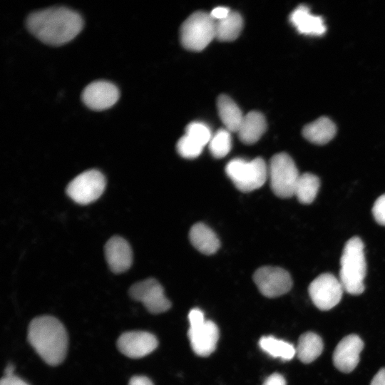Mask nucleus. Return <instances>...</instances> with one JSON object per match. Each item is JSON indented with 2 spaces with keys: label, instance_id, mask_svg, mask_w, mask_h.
I'll list each match as a JSON object with an SVG mask.
<instances>
[{
  "label": "nucleus",
  "instance_id": "ddd939ff",
  "mask_svg": "<svg viewBox=\"0 0 385 385\" xmlns=\"http://www.w3.org/2000/svg\"><path fill=\"white\" fill-rule=\"evenodd\" d=\"M364 347L361 339L356 334L344 337L337 345L333 354L335 367L344 373L353 371L359 361V356Z\"/></svg>",
  "mask_w": 385,
  "mask_h": 385
},
{
  "label": "nucleus",
  "instance_id": "9d476101",
  "mask_svg": "<svg viewBox=\"0 0 385 385\" xmlns=\"http://www.w3.org/2000/svg\"><path fill=\"white\" fill-rule=\"evenodd\" d=\"M129 294L133 299L142 302L147 310L153 314L166 312L171 306L164 294L163 287L153 278L133 284L129 289Z\"/></svg>",
  "mask_w": 385,
  "mask_h": 385
},
{
  "label": "nucleus",
  "instance_id": "aec40b11",
  "mask_svg": "<svg viewBox=\"0 0 385 385\" xmlns=\"http://www.w3.org/2000/svg\"><path fill=\"white\" fill-rule=\"evenodd\" d=\"M219 116L230 132H237L244 115L236 103L226 95H220L217 101Z\"/></svg>",
  "mask_w": 385,
  "mask_h": 385
},
{
  "label": "nucleus",
  "instance_id": "6e6552de",
  "mask_svg": "<svg viewBox=\"0 0 385 385\" xmlns=\"http://www.w3.org/2000/svg\"><path fill=\"white\" fill-rule=\"evenodd\" d=\"M308 291L314 304L327 311L340 302L344 290L339 279L331 273H323L310 283Z\"/></svg>",
  "mask_w": 385,
  "mask_h": 385
},
{
  "label": "nucleus",
  "instance_id": "f03ea898",
  "mask_svg": "<svg viewBox=\"0 0 385 385\" xmlns=\"http://www.w3.org/2000/svg\"><path fill=\"white\" fill-rule=\"evenodd\" d=\"M28 341L48 364L56 366L65 359L68 336L63 324L51 316H40L31 320L28 329Z\"/></svg>",
  "mask_w": 385,
  "mask_h": 385
},
{
  "label": "nucleus",
  "instance_id": "cd10ccee",
  "mask_svg": "<svg viewBox=\"0 0 385 385\" xmlns=\"http://www.w3.org/2000/svg\"><path fill=\"white\" fill-rule=\"evenodd\" d=\"M372 215L377 223L385 226V194L379 196L374 202Z\"/></svg>",
  "mask_w": 385,
  "mask_h": 385
},
{
  "label": "nucleus",
  "instance_id": "7ed1b4c3",
  "mask_svg": "<svg viewBox=\"0 0 385 385\" xmlns=\"http://www.w3.org/2000/svg\"><path fill=\"white\" fill-rule=\"evenodd\" d=\"M364 245L359 237H353L346 242L340 260L339 280L344 290L353 295L364 290V280L366 272Z\"/></svg>",
  "mask_w": 385,
  "mask_h": 385
},
{
  "label": "nucleus",
  "instance_id": "423d86ee",
  "mask_svg": "<svg viewBox=\"0 0 385 385\" xmlns=\"http://www.w3.org/2000/svg\"><path fill=\"white\" fill-rule=\"evenodd\" d=\"M298 169L293 159L286 153L274 155L268 165V177L273 192L282 198L294 195L299 177Z\"/></svg>",
  "mask_w": 385,
  "mask_h": 385
},
{
  "label": "nucleus",
  "instance_id": "2f4dec72",
  "mask_svg": "<svg viewBox=\"0 0 385 385\" xmlns=\"http://www.w3.org/2000/svg\"><path fill=\"white\" fill-rule=\"evenodd\" d=\"M0 385H29L26 381L16 376H4L0 382Z\"/></svg>",
  "mask_w": 385,
  "mask_h": 385
},
{
  "label": "nucleus",
  "instance_id": "a878e982",
  "mask_svg": "<svg viewBox=\"0 0 385 385\" xmlns=\"http://www.w3.org/2000/svg\"><path fill=\"white\" fill-rule=\"evenodd\" d=\"M185 135L203 147L209 143L212 135L209 127L201 122L189 123L185 128Z\"/></svg>",
  "mask_w": 385,
  "mask_h": 385
},
{
  "label": "nucleus",
  "instance_id": "2eb2a0df",
  "mask_svg": "<svg viewBox=\"0 0 385 385\" xmlns=\"http://www.w3.org/2000/svg\"><path fill=\"white\" fill-rule=\"evenodd\" d=\"M188 334L191 347L196 354L207 356L215 350L219 329L213 322L206 320L200 327L189 329Z\"/></svg>",
  "mask_w": 385,
  "mask_h": 385
},
{
  "label": "nucleus",
  "instance_id": "72a5a7b5",
  "mask_svg": "<svg viewBox=\"0 0 385 385\" xmlns=\"http://www.w3.org/2000/svg\"><path fill=\"white\" fill-rule=\"evenodd\" d=\"M370 385H385V368L381 369L376 373Z\"/></svg>",
  "mask_w": 385,
  "mask_h": 385
},
{
  "label": "nucleus",
  "instance_id": "20e7f679",
  "mask_svg": "<svg viewBox=\"0 0 385 385\" xmlns=\"http://www.w3.org/2000/svg\"><path fill=\"white\" fill-rule=\"evenodd\" d=\"M225 173L239 190L248 192L265 184L268 177V166L261 158L251 160L238 158L228 162Z\"/></svg>",
  "mask_w": 385,
  "mask_h": 385
},
{
  "label": "nucleus",
  "instance_id": "473e14b6",
  "mask_svg": "<svg viewBox=\"0 0 385 385\" xmlns=\"http://www.w3.org/2000/svg\"><path fill=\"white\" fill-rule=\"evenodd\" d=\"M128 385H153V384L145 376H134L129 380Z\"/></svg>",
  "mask_w": 385,
  "mask_h": 385
},
{
  "label": "nucleus",
  "instance_id": "412c9836",
  "mask_svg": "<svg viewBox=\"0 0 385 385\" xmlns=\"http://www.w3.org/2000/svg\"><path fill=\"white\" fill-rule=\"evenodd\" d=\"M322 350V338L315 333L306 332L302 334L299 339L296 354L302 362L308 364L319 356Z\"/></svg>",
  "mask_w": 385,
  "mask_h": 385
},
{
  "label": "nucleus",
  "instance_id": "5701e85b",
  "mask_svg": "<svg viewBox=\"0 0 385 385\" xmlns=\"http://www.w3.org/2000/svg\"><path fill=\"white\" fill-rule=\"evenodd\" d=\"M320 187V180L314 174L305 173L299 175L294 193L302 204H310L315 199Z\"/></svg>",
  "mask_w": 385,
  "mask_h": 385
},
{
  "label": "nucleus",
  "instance_id": "c85d7f7f",
  "mask_svg": "<svg viewBox=\"0 0 385 385\" xmlns=\"http://www.w3.org/2000/svg\"><path fill=\"white\" fill-rule=\"evenodd\" d=\"M190 322L189 329H197L200 327L205 322L203 312L199 309H192L188 314Z\"/></svg>",
  "mask_w": 385,
  "mask_h": 385
},
{
  "label": "nucleus",
  "instance_id": "dca6fc26",
  "mask_svg": "<svg viewBox=\"0 0 385 385\" xmlns=\"http://www.w3.org/2000/svg\"><path fill=\"white\" fill-rule=\"evenodd\" d=\"M289 21L299 34L308 36H322L327 30L322 16L310 12L304 4L298 6L289 16Z\"/></svg>",
  "mask_w": 385,
  "mask_h": 385
},
{
  "label": "nucleus",
  "instance_id": "b1692460",
  "mask_svg": "<svg viewBox=\"0 0 385 385\" xmlns=\"http://www.w3.org/2000/svg\"><path fill=\"white\" fill-rule=\"evenodd\" d=\"M259 346L271 356L279 357L283 360H290L296 354V349L292 344L272 336L261 337Z\"/></svg>",
  "mask_w": 385,
  "mask_h": 385
},
{
  "label": "nucleus",
  "instance_id": "7c9ffc66",
  "mask_svg": "<svg viewBox=\"0 0 385 385\" xmlns=\"http://www.w3.org/2000/svg\"><path fill=\"white\" fill-rule=\"evenodd\" d=\"M262 385H286V381L282 375L274 373L265 380Z\"/></svg>",
  "mask_w": 385,
  "mask_h": 385
},
{
  "label": "nucleus",
  "instance_id": "f257e3e1",
  "mask_svg": "<svg viewBox=\"0 0 385 385\" xmlns=\"http://www.w3.org/2000/svg\"><path fill=\"white\" fill-rule=\"evenodd\" d=\"M26 24L34 36L52 46H61L71 41L83 27L81 16L63 6L33 12L27 17Z\"/></svg>",
  "mask_w": 385,
  "mask_h": 385
},
{
  "label": "nucleus",
  "instance_id": "f704fd0d",
  "mask_svg": "<svg viewBox=\"0 0 385 385\" xmlns=\"http://www.w3.org/2000/svg\"><path fill=\"white\" fill-rule=\"evenodd\" d=\"M14 376V366L12 364H9L4 369V376Z\"/></svg>",
  "mask_w": 385,
  "mask_h": 385
},
{
  "label": "nucleus",
  "instance_id": "bb28decb",
  "mask_svg": "<svg viewBox=\"0 0 385 385\" xmlns=\"http://www.w3.org/2000/svg\"><path fill=\"white\" fill-rule=\"evenodd\" d=\"M176 148L182 157L195 158L201 154L204 147L185 134L178 140Z\"/></svg>",
  "mask_w": 385,
  "mask_h": 385
},
{
  "label": "nucleus",
  "instance_id": "f3484780",
  "mask_svg": "<svg viewBox=\"0 0 385 385\" xmlns=\"http://www.w3.org/2000/svg\"><path fill=\"white\" fill-rule=\"evenodd\" d=\"M189 237L192 246L205 255L215 253L220 246V240L215 232L202 222L192 226Z\"/></svg>",
  "mask_w": 385,
  "mask_h": 385
},
{
  "label": "nucleus",
  "instance_id": "39448f33",
  "mask_svg": "<svg viewBox=\"0 0 385 385\" xmlns=\"http://www.w3.org/2000/svg\"><path fill=\"white\" fill-rule=\"evenodd\" d=\"M215 38V21L210 14L196 11L189 16L180 29V42L188 50H203Z\"/></svg>",
  "mask_w": 385,
  "mask_h": 385
},
{
  "label": "nucleus",
  "instance_id": "4be33fe9",
  "mask_svg": "<svg viewBox=\"0 0 385 385\" xmlns=\"http://www.w3.org/2000/svg\"><path fill=\"white\" fill-rule=\"evenodd\" d=\"M243 27V19L236 11H232L225 18L215 21V38L221 41L235 40Z\"/></svg>",
  "mask_w": 385,
  "mask_h": 385
},
{
  "label": "nucleus",
  "instance_id": "c756f323",
  "mask_svg": "<svg viewBox=\"0 0 385 385\" xmlns=\"http://www.w3.org/2000/svg\"><path fill=\"white\" fill-rule=\"evenodd\" d=\"M231 12L229 8L218 6L213 9L210 13L211 17L215 21L221 20L229 15Z\"/></svg>",
  "mask_w": 385,
  "mask_h": 385
},
{
  "label": "nucleus",
  "instance_id": "1a4fd4ad",
  "mask_svg": "<svg viewBox=\"0 0 385 385\" xmlns=\"http://www.w3.org/2000/svg\"><path fill=\"white\" fill-rule=\"evenodd\" d=\"M253 280L261 294L270 298L286 294L292 286L289 273L279 267H260L255 272Z\"/></svg>",
  "mask_w": 385,
  "mask_h": 385
},
{
  "label": "nucleus",
  "instance_id": "0eeeda50",
  "mask_svg": "<svg viewBox=\"0 0 385 385\" xmlns=\"http://www.w3.org/2000/svg\"><path fill=\"white\" fill-rule=\"evenodd\" d=\"M106 185L104 175L97 170H88L74 178L66 187V194L74 202L87 205L98 199Z\"/></svg>",
  "mask_w": 385,
  "mask_h": 385
},
{
  "label": "nucleus",
  "instance_id": "4468645a",
  "mask_svg": "<svg viewBox=\"0 0 385 385\" xmlns=\"http://www.w3.org/2000/svg\"><path fill=\"white\" fill-rule=\"evenodd\" d=\"M105 257L110 270L116 274L127 271L133 262V252L129 243L123 237H111L104 247Z\"/></svg>",
  "mask_w": 385,
  "mask_h": 385
},
{
  "label": "nucleus",
  "instance_id": "6ab92c4d",
  "mask_svg": "<svg viewBox=\"0 0 385 385\" xmlns=\"http://www.w3.org/2000/svg\"><path fill=\"white\" fill-rule=\"evenodd\" d=\"M337 128L328 117L322 116L304 125L303 136L309 142L317 145H324L335 135Z\"/></svg>",
  "mask_w": 385,
  "mask_h": 385
},
{
  "label": "nucleus",
  "instance_id": "393cba45",
  "mask_svg": "<svg viewBox=\"0 0 385 385\" xmlns=\"http://www.w3.org/2000/svg\"><path fill=\"white\" fill-rule=\"evenodd\" d=\"M209 150L215 158H222L228 154L232 147L230 132L226 128L218 130L208 143Z\"/></svg>",
  "mask_w": 385,
  "mask_h": 385
},
{
  "label": "nucleus",
  "instance_id": "f8f14e48",
  "mask_svg": "<svg viewBox=\"0 0 385 385\" xmlns=\"http://www.w3.org/2000/svg\"><path fill=\"white\" fill-rule=\"evenodd\" d=\"M158 344L155 335L143 331L125 332L117 340L118 350L133 359L141 358L150 354L157 348Z\"/></svg>",
  "mask_w": 385,
  "mask_h": 385
},
{
  "label": "nucleus",
  "instance_id": "9b49d317",
  "mask_svg": "<svg viewBox=\"0 0 385 385\" xmlns=\"http://www.w3.org/2000/svg\"><path fill=\"white\" fill-rule=\"evenodd\" d=\"M119 96V90L116 86L106 81L91 83L81 93L83 103L90 109L98 111L112 107Z\"/></svg>",
  "mask_w": 385,
  "mask_h": 385
},
{
  "label": "nucleus",
  "instance_id": "a211bd4d",
  "mask_svg": "<svg viewBox=\"0 0 385 385\" xmlns=\"http://www.w3.org/2000/svg\"><path fill=\"white\" fill-rule=\"evenodd\" d=\"M266 128L267 123L264 115L258 111H250L244 115L237 133L243 143L250 145L260 140Z\"/></svg>",
  "mask_w": 385,
  "mask_h": 385
}]
</instances>
